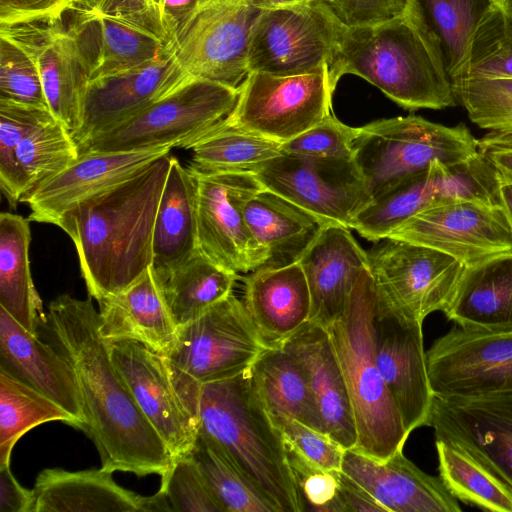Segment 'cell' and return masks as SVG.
<instances>
[{
  "mask_svg": "<svg viewBox=\"0 0 512 512\" xmlns=\"http://www.w3.org/2000/svg\"><path fill=\"white\" fill-rule=\"evenodd\" d=\"M44 324L74 370L86 418L83 431L93 441L101 467L162 476L173 457L114 366L91 298L58 296L49 304Z\"/></svg>",
  "mask_w": 512,
  "mask_h": 512,
  "instance_id": "obj_1",
  "label": "cell"
},
{
  "mask_svg": "<svg viewBox=\"0 0 512 512\" xmlns=\"http://www.w3.org/2000/svg\"><path fill=\"white\" fill-rule=\"evenodd\" d=\"M169 153L79 203L57 226L73 241L90 297L98 302L137 281L153 262V232Z\"/></svg>",
  "mask_w": 512,
  "mask_h": 512,
  "instance_id": "obj_2",
  "label": "cell"
},
{
  "mask_svg": "<svg viewBox=\"0 0 512 512\" xmlns=\"http://www.w3.org/2000/svg\"><path fill=\"white\" fill-rule=\"evenodd\" d=\"M359 76L407 110L457 105L450 78L419 28L406 15L371 26H338L329 77Z\"/></svg>",
  "mask_w": 512,
  "mask_h": 512,
  "instance_id": "obj_3",
  "label": "cell"
},
{
  "mask_svg": "<svg viewBox=\"0 0 512 512\" xmlns=\"http://www.w3.org/2000/svg\"><path fill=\"white\" fill-rule=\"evenodd\" d=\"M250 369L202 385L199 432L228 456L277 512H303L283 436L256 392Z\"/></svg>",
  "mask_w": 512,
  "mask_h": 512,
  "instance_id": "obj_4",
  "label": "cell"
},
{
  "mask_svg": "<svg viewBox=\"0 0 512 512\" xmlns=\"http://www.w3.org/2000/svg\"><path fill=\"white\" fill-rule=\"evenodd\" d=\"M374 302V285L366 268L355 283L345 313L326 330L350 398L357 433L354 449L382 461L403 450L409 433L375 362Z\"/></svg>",
  "mask_w": 512,
  "mask_h": 512,
  "instance_id": "obj_5",
  "label": "cell"
},
{
  "mask_svg": "<svg viewBox=\"0 0 512 512\" xmlns=\"http://www.w3.org/2000/svg\"><path fill=\"white\" fill-rule=\"evenodd\" d=\"M239 88L191 78L144 109L79 145V153L187 149L233 111Z\"/></svg>",
  "mask_w": 512,
  "mask_h": 512,
  "instance_id": "obj_6",
  "label": "cell"
},
{
  "mask_svg": "<svg viewBox=\"0 0 512 512\" xmlns=\"http://www.w3.org/2000/svg\"><path fill=\"white\" fill-rule=\"evenodd\" d=\"M479 152L464 123L445 126L415 115L371 122L358 128L353 158L372 199L433 161L456 165Z\"/></svg>",
  "mask_w": 512,
  "mask_h": 512,
  "instance_id": "obj_7",
  "label": "cell"
},
{
  "mask_svg": "<svg viewBox=\"0 0 512 512\" xmlns=\"http://www.w3.org/2000/svg\"><path fill=\"white\" fill-rule=\"evenodd\" d=\"M114 366L173 459L192 450L202 384L165 354L131 340L109 343Z\"/></svg>",
  "mask_w": 512,
  "mask_h": 512,
  "instance_id": "obj_8",
  "label": "cell"
},
{
  "mask_svg": "<svg viewBox=\"0 0 512 512\" xmlns=\"http://www.w3.org/2000/svg\"><path fill=\"white\" fill-rule=\"evenodd\" d=\"M499 184L495 169L480 151L456 165L435 160L374 197L350 229L379 242L413 215L437 205L459 200L500 204Z\"/></svg>",
  "mask_w": 512,
  "mask_h": 512,
  "instance_id": "obj_9",
  "label": "cell"
},
{
  "mask_svg": "<svg viewBox=\"0 0 512 512\" xmlns=\"http://www.w3.org/2000/svg\"><path fill=\"white\" fill-rule=\"evenodd\" d=\"M261 11L252 0H196L168 49L187 78L238 89Z\"/></svg>",
  "mask_w": 512,
  "mask_h": 512,
  "instance_id": "obj_10",
  "label": "cell"
},
{
  "mask_svg": "<svg viewBox=\"0 0 512 512\" xmlns=\"http://www.w3.org/2000/svg\"><path fill=\"white\" fill-rule=\"evenodd\" d=\"M67 12V11H66ZM56 18L0 27L34 60L53 116L73 134L81 126L92 56L74 9Z\"/></svg>",
  "mask_w": 512,
  "mask_h": 512,
  "instance_id": "obj_11",
  "label": "cell"
},
{
  "mask_svg": "<svg viewBox=\"0 0 512 512\" xmlns=\"http://www.w3.org/2000/svg\"><path fill=\"white\" fill-rule=\"evenodd\" d=\"M339 23L324 0L262 10L250 38L249 72L329 75Z\"/></svg>",
  "mask_w": 512,
  "mask_h": 512,
  "instance_id": "obj_12",
  "label": "cell"
},
{
  "mask_svg": "<svg viewBox=\"0 0 512 512\" xmlns=\"http://www.w3.org/2000/svg\"><path fill=\"white\" fill-rule=\"evenodd\" d=\"M367 254L377 298L420 322L445 310L465 267L439 250L392 238L380 240Z\"/></svg>",
  "mask_w": 512,
  "mask_h": 512,
  "instance_id": "obj_13",
  "label": "cell"
},
{
  "mask_svg": "<svg viewBox=\"0 0 512 512\" xmlns=\"http://www.w3.org/2000/svg\"><path fill=\"white\" fill-rule=\"evenodd\" d=\"M253 173L264 188L306 210L326 225L350 229L357 214L372 201L354 159L281 153Z\"/></svg>",
  "mask_w": 512,
  "mask_h": 512,
  "instance_id": "obj_14",
  "label": "cell"
},
{
  "mask_svg": "<svg viewBox=\"0 0 512 512\" xmlns=\"http://www.w3.org/2000/svg\"><path fill=\"white\" fill-rule=\"evenodd\" d=\"M334 91L326 73L278 76L249 72L224 122L284 143L333 113Z\"/></svg>",
  "mask_w": 512,
  "mask_h": 512,
  "instance_id": "obj_15",
  "label": "cell"
},
{
  "mask_svg": "<svg viewBox=\"0 0 512 512\" xmlns=\"http://www.w3.org/2000/svg\"><path fill=\"white\" fill-rule=\"evenodd\" d=\"M268 347L244 303L231 293L178 328L166 356L203 385L249 370Z\"/></svg>",
  "mask_w": 512,
  "mask_h": 512,
  "instance_id": "obj_16",
  "label": "cell"
},
{
  "mask_svg": "<svg viewBox=\"0 0 512 512\" xmlns=\"http://www.w3.org/2000/svg\"><path fill=\"white\" fill-rule=\"evenodd\" d=\"M433 396L478 399L512 395V328L453 327L426 351Z\"/></svg>",
  "mask_w": 512,
  "mask_h": 512,
  "instance_id": "obj_17",
  "label": "cell"
},
{
  "mask_svg": "<svg viewBox=\"0 0 512 512\" xmlns=\"http://www.w3.org/2000/svg\"><path fill=\"white\" fill-rule=\"evenodd\" d=\"M190 170L197 183L199 249L215 263L237 274L260 269L265 254L245 216L247 202L264 188L255 173Z\"/></svg>",
  "mask_w": 512,
  "mask_h": 512,
  "instance_id": "obj_18",
  "label": "cell"
},
{
  "mask_svg": "<svg viewBox=\"0 0 512 512\" xmlns=\"http://www.w3.org/2000/svg\"><path fill=\"white\" fill-rule=\"evenodd\" d=\"M386 238L444 252L465 266L512 251V227L500 204L459 200L423 210Z\"/></svg>",
  "mask_w": 512,
  "mask_h": 512,
  "instance_id": "obj_19",
  "label": "cell"
},
{
  "mask_svg": "<svg viewBox=\"0 0 512 512\" xmlns=\"http://www.w3.org/2000/svg\"><path fill=\"white\" fill-rule=\"evenodd\" d=\"M422 324L395 313L375 293L372 318L375 362L409 434L428 425L433 402Z\"/></svg>",
  "mask_w": 512,
  "mask_h": 512,
  "instance_id": "obj_20",
  "label": "cell"
},
{
  "mask_svg": "<svg viewBox=\"0 0 512 512\" xmlns=\"http://www.w3.org/2000/svg\"><path fill=\"white\" fill-rule=\"evenodd\" d=\"M428 425L435 439L468 450L512 486V395L478 399L433 396Z\"/></svg>",
  "mask_w": 512,
  "mask_h": 512,
  "instance_id": "obj_21",
  "label": "cell"
},
{
  "mask_svg": "<svg viewBox=\"0 0 512 512\" xmlns=\"http://www.w3.org/2000/svg\"><path fill=\"white\" fill-rule=\"evenodd\" d=\"M189 79L172 54L134 69L94 78L86 91L81 126L72 136L79 146Z\"/></svg>",
  "mask_w": 512,
  "mask_h": 512,
  "instance_id": "obj_22",
  "label": "cell"
},
{
  "mask_svg": "<svg viewBox=\"0 0 512 512\" xmlns=\"http://www.w3.org/2000/svg\"><path fill=\"white\" fill-rule=\"evenodd\" d=\"M170 150L81 154L62 172L22 197L21 202L30 208L28 219L57 225L82 201L128 179Z\"/></svg>",
  "mask_w": 512,
  "mask_h": 512,
  "instance_id": "obj_23",
  "label": "cell"
},
{
  "mask_svg": "<svg viewBox=\"0 0 512 512\" xmlns=\"http://www.w3.org/2000/svg\"><path fill=\"white\" fill-rule=\"evenodd\" d=\"M341 471L368 491L387 512H460L459 501L440 477L431 476L403 454L376 460L346 449Z\"/></svg>",
  "mask_w": 512,
  "mask_h": 512,
  "instance_id": "obj_24",
  "label": "cell"
},
{
  "mask_svg": "<svg viewBox=\"0 0 512 512\" xmlns=\"http://www.w3.org/2000/svg\"><path fill=\"white\" fill-rule=\"evenodd\" d=\"M311 296L310 322L324 328L346 311L355 283L368 268V254L351 230L326 225L298 261Z\"/></svg>",
  "mask_w": 512,
  "mask_h": 512,
  "instance_id": "obj_25",
  "label": "cell"
},
{
  "mask_svg": "<svg viewBox=\"0 0 512 512\" xmlns=\"http://www.w3.org/2000/svg\"><path fill=\"white\" fill-rule=\"evenodd\" d=\"M0 370L46 395L84 430L83 401L73 368L53 345L28 332L0 307Z\"/></svg>",
  "mask_w": 512,
  "mask_h": 512,
  "instance_id": "obj_26",
  "label": "cell"
},
{
  "mask_svg": "<svg viewBox=\"0 0 512 512\" xmlns=\"http://www.w3.org/2000/svg\"><path fill=\"white\" fill-rule=\"evenodd\" d=\"M244 305L268 346H281L310 321L311 296L299 262L244 278Z\"/></svg>",
  "mask_w": 512,
  "mask_h": 512,
  "instance_id": "obj_27",
  "label": "cell"
},
{
  "mask_svg": "<svg viewBox=\"0 0 512 512\" xmlns=\"http://www.w3.org/2000/svg\"><path fill=\"white\" fill-rule=\"evenodd\" d=\"M33 512H155V496L118 485L103 467L80 471L42 470L34 484Z\"/></svg>",
  "mask_w": 512,
  "mask_h": 512,
  "instance_id": "obj_28",
  "label": "cell"
},
{
  "mask_svg": "<svg viewBox=\"0 0 512 512\" xmlns=\"http://www.w3.org/2000/svg\"><path fill=\"white\" fill-rule=\"evenodd\" d=\"M281 346L303 365L325 432L346 449H354L357 433L350 398L326 328L309 321Z\"/></svg>",
  "mask_w": 512,
  "mask_h": 512,
  "instance_id": "obj_29",
  "label": "cell"
},
{
  "mask_svg": "<svg viewBox=\"0 0 512 512\" xmlns=\"http://www.w3.org/2000/svg\"><path fill=\"white\" fill-rule=\"evenodd\" d=\"M98 303L99 331L109 343L137 341L165 355L173 347L178 328L152 267L124 291Z\"/></svg>",
  "mask_w": 512,
  "mask_h": 512,
  "instance_id": "obj_30",
  "label": "cell"
},
{
  "mask_svg": "<svg viewBox=\"0 0 512 512\" xmlns=\"http://www.w3.org/2000/svg\"><path fill=\"white\" fill-rule=\"evenodd\" d=\"M443 313L466 330L512 328V251L465 266Z\"/></svg>",
  "mask_w": 512,
  "mask_h": 512,
  "instance_id": "obj_31",
  "label": "cell"
},
{
  "mask_svg": "<svg viewBox=\"0 0 512 512\" xmlns=\"http://www.w3.org/2000/svg\"><path fill=\"white\" fill-rule=\"evenodd\" d=\"M499 0H408L405 14L438 56L452 85L467 78L473 37Z\"/></svg>",
  "mask_w": 512,
  "mask_h": 512,
  "instance_id": "obj_32",
  "label": "cell"
},
{
  "mask_svg": "<svg viewBox=\"0 0 512 512\" xmlns=\"http://www.w3.org/2000/svg\"><path fill=\"white\" fill-rule=\"evenodd\" d=\"M245 216L265 254L261 268L298 262L326 226L316 216L266 188L247 202Z\"/></svg>",
  "mask_w": 512,
  "mask_h": 512,
  "instance_id": "obj_33",
  "label": "cell"
},
{
  "mask_svg": "<svg viewBox=\"0 0 512 512\" xmlns=\"http://www.w3.org/2000/svg\"><path fill=\"white\" fill-rule=\"evenodd\" d=\"M197 183L190 168L171 157L153 232L152 269L163 278L198 246Z\"/></svg>",
  "mask_w": 512,
  "mask_h": 512,
  "instance_id": "obj_34",
  "label": "cell"
},
{
  "mask_svg": "<svg viewBox=\"0 0 512 512\" xmlns=\"http://www.w3.org/2000/svg\"><path fill=\"white\" fill-rule=\"evenodd\" d=\"M250 371L256 392L271 419L291 417L325 432L307 373L289 350L284 346H269Z\"/></svg>",
  "mask_w": 512,
  "mask_h": 512,
  "instance_id": "obj_35",
  "label": "cell"
},
{
  "mask_svg": "<svg viewBox=\"0 0 512 512\" xmlns=\"http://www.w3.org/2000/svg\"><path fill=\"white\" fill-rule=\"evenodd\" d=\"M30 220L21 215H0V307L28 332L39 335L46 315L34 286L29 263Z\"/></svg>",
  "mask_w": 512,
  "mask_h": 512,
  "instance_id": "obj_36",
  "label": "cell"
},
{
  "mask_svg": "<svg viewBox=\"0 0 512 512\" xmlns=\"http://www.w3.org/2000/svg\"><path fill=\"white\" fill-rule=\"evenodd\" d=\"M157 279L169 312L180 328L231 294L238 274L197 249L167 275Z\"/></svg>",
  "mask_w": 512,
  "mask_h": 512,
  "instance_id": "obj_37",
  "label": "cell"
},
{
  "mask_svg": "<svg viewBox=\"0 0 512 512\" xmlns=\"http://www.w3.org/2000/svg\"><path fill=\"white\" fill-rule=\"evenodd\" d=\"M82 10L92 29L91 80L134 69L171 54L163 39L132 22L97 10Z\"/></svg>",
  "mask_w": 512,
  "mask_h": 512,
  "instance_id": "obj_38",
  "label": "cell"
},
{
  "mask_svg": "<svg viewBox=\"0 0 512 512\" xmlns=\"http://www.w3.org/2000/svg\"><path fill=\"white\" fill-rule=\"evenodd\" d=\"M439 477L458 500L492 512H512V486L468 450L435 439Z\"/></svg>",
  "mask_w": 512,
  "mask_h": 512,
  "instance_id": "obj_39",
  "label": "cell"
},
{
  "mask_svg": "<svg viewBox=\"0 0 512 512\" xmlns=\"http://www.w3.org/2000/svg\"><path fill=\"white\" fill-rule=\"evenodd\" d=\"M281 142L260 134L234 128L224 121L194 141L190 168L204 173L220 171L255 172L280 155Z\"/></svg>",
  "mask_w": 512,
  "mask_h": 512,
  "instance_id": "obj_40",
  "label": "cell"
},
{
  "mask_svg": "<svg viewBox=\"0 0 512 512\" xmlns=\"http://www.w3.org/2000/svg\"><path fill=\"white\" fill-rule=\"evenodd\" d=\"M50 421L78 428L59 404L0 370V467L9 465L12 449L24 434Z\"/></svg>",
  "mask_w": 512,
  "mask_h": 512,
  "instance_id": "obj_41",
  "label": "cell"
},
{
  "mask_svg": "<svg viewBox=\"0 0 512 512\" xmlns=\"http://www.w3.org/2000/svg\"><path fill=\"white\" fill-rule=\"evenodd\" d=\"M221 512H277L228 456L199 432L188 454Z\"/></svg>",
  "mask_w": 512,
  "mask_h": 512,
  "instance_id": "obj_42",
  "label": "cell"
},
{
  "mask_svg": "<svg viewBox=\"0 0 512 512\" xmlns=\"http://www.w3.org/2000/svg\"><path fill=\"white\" fill-rule=\"evenodd\" d=\"M453 89L471 122L489 131L479 150L512 148V79L468 78Z\"/></svg>",
  "mask_w": 512,
  "mask_h": 512,
  "instance_id": "obj_43",
  "label": "cell"
},
{
  "mask_svg": "<svg viewBox=\"0 0 512 512\" xmlns=\"http://www.w3.org/2000/svg\"><path fill=\"white\" fill-rule=\"evenodd\" d=\"M79 156L77 142L57 119L30 132L16 149L26 184L25 195L62 172Z\"/></svg>",
  "mask_w": 512,
  "mask_h": 512,
  "instance_id": "obj_44",
  "label": "cell"
},
{
  "mask_svg": "<svg viewBox=\"0 0 512 512\" xmlns=\"http://www.w3.org/2000/svg\"><path fill=\"white\" fill-rule=\"evenodd\" d=\"M53 119L56 118L48 108L0 99V187L12 208L26 193L16 149L30 132Z\"/></svg>",
  "mask_w": 512,
  "mask_h": 512,
  "instance_id": "obj_45",
  "label": "cell"
},
{
  "mask_svg": "<svg viewBox=\"0 0 512 512\" xmlns=\"http://www.w3.org/2000/svg\"><path fill=\"white\" fill-rule=\"evenodd\" d=\"M468 78L512 79V12L500 3L476 29Z\"/></svg>",
  "mask_w": 512,
  "mask_h": 512,
  "instance_id": "obj_46",
  "label": "cell"
},
{
  "mask_svg": "<svg viewBox=\"0 0 512 512\" xmlns=\"http://www.w3.org/2000/svg\"><path fill=\"white\" fill-rule=\"evenodd\" d=\"M0 99L48 108L34 60L17 42L4 34H0Z\"/></svg>",
  "mask_w": 512,
  "mask_h": 512,
  "instance_id": "obj_47",
  "label": "cell"
},
{
  "mask_svg": "<svg viewBox=\"0 0 512 512\" xmlns=\"http://www.w3.org/2000/svg\"><path fill=\"white\" fill-rule=\"evenodd\" d=\"M160 491L172 511L221 512L189 455L176 457L161 476Z\"/></svg>",
  "mask_w": 512,
  "mask_h": 512,
  "instance_id": "obj_48",
  "label": "cell"
},
{
  "mask_svg": "<svg viewBox=\"0 0 512 512\" xmlns=\"http://www.w3.org/2000/svg\"><path fill=\"white\" fill-rule=\"evenodd\" d=\"M287 454L303 512H346L339 491L340 471L315 465L290 448Z\"/></svg>",
  "mask_w": 512,
  "mask_h": 512,
  "instance_id": "obj_49",
  "label": "cell"
},
{
  "mask_svg": "<svg viewBox=\"0 0 512 512\" xmlns=\"http://www.w3.org/2000/svg\"><path fill=\"white\" fill-rule=\"evenodd\" d=\"M358 128L339 121L333 113L296 137L282 143L286 154L336 159H354L353 144Z\"/></svg>",
  "mask_w": 512,
  "mask_h": 512,
  "instance_id": "obj_50",
  "label": "cell"
},
{
  "mask_svg": "<svg viewBox=\"0 0 512 512\" xmlns=\"http://www.w3.org/2000/svg\"><path fill=\"white\" fill-rule=\"evenodd\" d=\"M272 421L279 428L287 448L324 469L341 471L346 448L329 434L291 417L281 416Z\"/></svg>",
  "mask_w": 512,
  "mask_h": 512,
  "instance_id": "obj_51",
  "label": "cell"
},
{
  "mask_svg": "<svg viewBox=\"0 0 512 512\" xmlns=\"http://www.w3.org/2000/svg\"><path fill=\"white\" fill-rule=\"evenodd\" d=\"M347 26H371L405 14L408 0H324Z\"/></svg>",
  "mask_w": 512,
  "mask_h": 512,
  "instance_id": "obj_52",
  "label": "cell"
},
{
  "mask_svg": "<svg viewBox=\"0 0 512 512\" xmlns=\"http://www.w3.org/2000/svg\"><path fill=\"white\" fill-rule=\"evenodd\" d=\"M72 0H0V27L62 16Z\"/></svg>",
  "mask_w": 512,
  "mask_h": 512,
  "instance_id": "obj_53",
  "label": "cell"
},
{
  "mask_svg": "<svg viewBox=\"0 0 512 512\" xmlns=\"http://www.w3.org/2000/svg\"><path fill=\"white\" fill-rule=\"evenodd\" d=\"M93 10L132 22L160 37L168 44L156 0H103Z\"/></svg>",
  "mask_w": 512,
  "mask_h": 512,
  "instance_id": "obj_54",
  "label": "cell"
},
{
  "mask_svg": "<svg viewBox=\"0 0 512 512\" xmlns=\"http://www.w3.org/2000/svg\"><path fill=\"white\" fill-rule=\"evenodd\" d=\"M34 491L22 487L10 466L0 467V512H33Z\"/></svg>",
  "mask_w": 512,
  "mask_h": 512,
  "instance_id": "obj_55",
  "label": "cell"
},
{
  "mask_svg": "<svg viewBox=\"0 0 512 512\" xmlns=\"http://www.w3.org/2000/svg\"><path fill=\"white\" fill-rule=\"evenodd\" d=\"M339 491L346 512H387L368 491L342 471Z\"/></svg>",
  "mask_w": 512,
  "mask_h": 512,
  "instance_id": "obj_56",
  "label": "cell"
},
{
  "mask_svg": "<svg viewBox=\"0 0 512 512\" xmlns=\"http://www.w3.org/2000/svg\"><path fill=\"white\" fill-rule=\"evenodd\" d=\"M168 46L191 12L196 0H156Z\"/></svg>",
  "mask_w": 512,
  "mask_h": 512,
  "instance_id": "obj_57",
  "label": "cell"
},
{
  "mask_svg": "<svg viewBox=\"0 0 512 512\" xmlns=\"http://www.w3.org/2000/svg\"><path fill=\"white\" fill-rule=\"evenodd\" d=\"M479 151L492 164L500 182H512V148H488Z\"/></svg>",
  "mask_w": 512,
  "mask_h": 512,
  "instance_id": "obj_58",
  "label": "cell"
},
{
  "mask_svg": "<svg viewBox=\"0 0 512 512\" xmlns=\"http://www.w3.org/2000/svg\"><path fill=\"white\" fill-rule=\"evenodd\" d=\"M499 202L512 227V182H500Z\"/></svg>",
  "mask_w": 512,
  "mask_h": 512,
  "instance_id": "obj_59",
  "label": "cell"
},
{
  "mask_svg": "<svg viewBox=\"0 0 512 512\" xmlns=\"http://www.w3.org/2000/svg\"><path fill=\"white\" fill-rule=\"evenodd\" d=\"M312 0H252L260 10L279 9L308 3Z\"/></svg>",
  "mask_w": 512,
  "mask_h": 512,
  "instance_id": "obj_60",
  "label": "cell"
},
{
  "mask_svg": "<svg viewBox=\"0 0 512 512\" xmlns=\"http://www.w3.org/2000/svg\"><path fill=\"white\" fill-rule=\"evenodd\" d=\"M103 0H72L74 8H81L86 10L96 9Z\"/></svg>",
  "mask_w": 512,
  "mask_h": 512,
  "instance_id": "obj_61",
  "label": "cell"
},
{
  "mask_svg": "<svg viewBox=\"0 0 512 512\" xmlns=\"http://www.w3.org/2000/svg\"><path fill=\"white\" fill-rule=\"evenodd\" d=\"M500 4L512 12V0H499Z\"/></svg>",
  "mask_w": 512,
  "mask_h": 512,
  "instance_id": "obj_62",
  "label": "cell"
}]
</instances>
